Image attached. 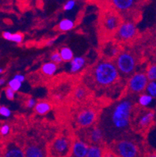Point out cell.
Returning <instances> with one entry per match:
<instances>
[{
	"label": "cell",
	"mask_w": 156,
	"mask_h": 157,
	"mask_svg": "<svg viewBox=\"0 0 156 157\" xmlns=\"http://www.w3.org/2000/svg\"><path fill=\"white\" fill-rule=\"evenodd\" d=\"M88 145L81 141H76L73 143L71 148V156L73 157H87Z\"/></svg>",
	"instance_id": "cell-11"
},
{
	"label": "cell",
	"mask_w": 156,
	"mask_h": 157,
	"mask_svg": "<svg viewBox=\"0 0 156 157\" xmlns=\"http://www.w3.org/2000/svg\"><path fill=\"white\" fill-rule=\"evenodd\" d=\"M154 61H155V63H156V54L154 55Z\"/></svg>",
	"instance_id": "cell-40"
},
{
	"label": "cell",
	"mask_w": 156,
	"mask_h": 157,
	"mask_svg": "<svg viewBox=\"0 0 156 157\" xmlns=\"http://www.w3.org/2000/svg\"><path fill=\"white\" fill-rule=\"evenodd\" d=\"M57 68H58L57 64L51 61V62L45 63L44 64H43V66L41 67V71L43 74L48 75V76H51L56 72Z\"/></svg>",
	"instance_id": "cell-18"
},
{
	"label": "cell",
	"mask_w": 156,
	"mask_h": 157,
	"mask_svg": "<svg viewBox=\"0 0 156 157\" xmlns=\"http://www.w3.org/2000/svg\"><path fill=\"white\" fill-rule=\"evenodd\" d=\"M21 83L22 82H20V81L13 78V79L9 81V86L11 88H12L15 92H16V91H18L20 88H21Z\"/></svg>",
	"instance_id": "cell-29"
},
{
	"label": "cell",
	"mask_w": 156,
	"mask_h": 157,
	"mask_svg": "<svg viewBox=\"0 0 156 157\" xmlns=\"http://www.w3.org/2000/svg\"><path fill=\"white\" fill-rule=\"evenodd\" d=\"M59 53H60L61 57L62 59V61H64V62H69L73 59V52L68 47L61 48Z\"/></svg>",
	"instance_id": "cell-22"
},
{
	"label": "cell",
	"mask_w": 156,
	"mask_h": 157,
	"mask_svg": "<svg viewBox=\"0 0 156 157\" xmlns=\"http://www.w3.org/2000/svg\"><path fill=\"white\" fill-rule=\"evenodd\" d=\"M147 76L149 81H156V64L149 66L147 70Z\"/></svg>",
	"instance_id": "cell-27"
},
{
	"label": "cell",
	"mask_w": 156,
	"mask_h": 157,
	"mask_svg": "<svg viewBox=\"0 0 156 157\" xmlns=\"http://www.w3.org/2000/svg\"><path fill=\"white\" fill-rule=\"evenodd\" d=\"M122 24V16L115 11H106L100 17V28L105 35L115 34Z\"/></svg>",
	"instance_id": "cell-3"
},
{
	"label": "cell",
	"mask_w": 156,
	"mask_h": 157,
	"mask_svg": "<svg viewBox=\"0 0 156 157\" xmlns=\"http://www.w3.org/2000/svg\"><path fill=\"white\" fill-rule=\"evenodd\" d=\"M112 148L117 156L135 157L140 155L138 146L130 140H119L114 143Z\"/></svg>",
	"instance_id": "cell-5"
},
{
	"label": "cell",
	"mask_w": 156,
	"mask_h": 157,
	"mask_svg": "<svg viewBox=\"0 0 156 157\" xmlns=\"http://www.w3.org/2000/svg\"><path fill=\"white\" fill-rule=\"evenodd\" d=\"M112 5L118 10L128 11L133 8L134 0H111Z\"/></svg>",
	"instance_id": "cell-13"
},
{
	"label": "cell",
	"mask_w": 156,
	"mask_h": 157,
	"mask_svg": "<svg viewBox=\"0 0 156 157\" xmlns=\"http://www.w3.org/2000/svg\"><path fill=\"white\" fill-rule=\"evenodd\" d=\"M5 79L4 78H0V85H2L5 83Z\"/></svg>",
	"instance_id": "cell-37"
},
{
	"label": "cell",
	"mask_w": 156,
	"mask_h": 157,
	"mask_svg": "<svg viewBox=\"0 0 156 157\" xmlns=\"http://www.w3.org/2000/svg\"><path fill=\"white\" fill-rule=\"evenodd\" d=\"M145 91L147 94L156 99V81H149L145 88Z\"/></svg>",
	"instance_id": "cell-26"
},
{
	"label": "cell",
	"mask_w": 156,
	"mask_h": 157,
	"mask_svg": "<svg viewBox=\"0 0 156 157\" xmlns=\"http://www.w3.org/2000/svg\"><path fill=\"white\" fill-rule=\"evenodd\" d=\"M0 114L2 115V117H10L11 111L8 109L7 107H5V106H2L1 109H0Z\"/></svg>",
	"instance_id": "cell-33"
},
{
	"label": "cell",
	"mask_w": 156,
	"mask_h": 157,
	"mask_svg": "<svg viewBox=\"0 0 156 157\" xmlns=\"http://www.w3.org/2000/svg\"><path fill=\"white\" fill-rule=\"evenodd\" d=\"M0 109H1V107H0Z\"/></svg>",
	"instance_id": "cell-41"
},
{
	"label": "cell",
	"mask_w": 156,
	"mask_h": 157,
	"mask_svg": "<svg viewBox=\"0 0 156 157\" xmlns=\"http://www.w3.org/2000/svg\"><path fill=\"white\" fill-rule=\"evenodd\" d=\"M0 132H1V134H2V135H6V134H8V133L9 132V125L5 124V125L2 126V127H1V129H0Z\"/></svg>",
	"instance_id": "cell-34"
},
{
	"label": "cell",
	"mask_w": 156,
	"mask_h": 157,
	"mask_svg": "<svg viewBox=\"0 0 156 157\" xmlns=\"http://www.w3.org/2000/svg\"><path fill=\"white\" fill-rule=\"evenodd\" d=\"M136 35V27L131 22H124L120 25L115 33L117 39L120 41H129Z\"/></svg>",
	"instance_id": "cell-8"
},
{
	"label": "cell",
	"mask_w": 156,
	"mask_h": 157,
	"mask_svg": "<svg viewBox=\"0 0 156 157\" xmlns=\"http://www.w3.org/2000/svg\"><path fill=\"white\" fill-rule=\"evenodd\" d=\"M51 106L49 102H44V101H42V102H37L36 103L35 106H34V110H35V112L37 113V114L40 115H44L46 114L47 113L51 110Z\"/></svg>",
	"instance_id": "cell-17"
},
{
	"label": "cell",
	"mask_w": 156,
	"mask_h": 157,
	"mask_svg": "<svg viewBox=\"0 0 156 157\" xmlns=\"http://www.w3.org/2000/svg\"><path fill=\"white\" fill-rule=\"evenodd\" d=\"M149 82L147 74L144 73H136L132 75L129 80V90L133 93H140L145 90Z\"/></svg>",
	"instance_id": "cell-7"
},
{
	"label": "cell",
	"mask_w": 156,
	"mask_h": 157,
	"mask_svg": "<svg viewBox=\"0 0 156 157\" xmlns=\"http://www.w3.org/2000/svg\"><path fill=\"white\" fill-rule=\"evenodd\" d=\"M85 64V59L83 57H75L70 61V71L76 73L80 71Z\"/></svg>",
	"instance_id": "cell-16"
},
{
	"label": "cell",
	"mask_w": 156,
	"mask_h": 157,
	"mask_svg": "<svg viewBox=\"0 0 156 157\" xmlns=\"http://www.w3.org/2000/svg\"><path fill=\"white\" fill-rule=\"evenodd\" d=\"M2 72H3V70L1 69V68H0V74H2Z\"/></svg>",
	"instance_id": "cell-39"
},
{
	"label": "cell",
	"mask_w": 156,
	"mask_h": 157,
	"mask_svg": "<svg viewBox=\"0 0 156 157\" xmlns=\"http://www.w3.org/2000/svg\"><path fill=\"white\" fill-rule=\"evenodd\" d=\"M51 155L55 156H63L68 155L70 149V141L64 137L57 138L51 146Z\"/></svg>",
	"instance_id": "cell-9"
},
{
	"label": "cell",
	"mask_w": 156,
	"mask_h": 157,
	"mask_svg": "<svg viewBox=\"0 0 156 157\" xmlns=\"http://www.w3.org/2000/svg\"><path fill=\"white\" fill-rule=\"evenodd\" d=\"M92 78L99 88H110L119 79V72L112 62L104 60L98 63L92 71Z\"/></svg>",
	"instance_id": "cell-2"
},
{
	"label": "cell",
	"mask_w": 156,
	"mask_h": 157,
	"mask_svg": "<svg viewBox=\"0 0 156 157\" xmlns=\"http://www.w3.org/2000/svg\"><path fill=\"white\" fill-rule=\"evenodd\" d=\"M133 105L132 98H125L105 110L101 121L103 134L114 138L128 131L131 124Z\"/></svg>",
	"instance_id": "cell-1"
},
{
	"label": "cell",
	"mask_w": 156,
	"mask_h": 157,
	"mask_svg": "<svg viewBox=\"0 0 156 157\" xmlns=\"http://www.w3.org/2000/svg\"><path fill=\"white\" fill-rule=\"evenodd\" d=\"M147 145L154 150H156V125L151 127L148 130L147 136Z\"/></svg>",
	"instance_id": "cell-19"
},
{
	"label": "cell",
	"mask_w": 156,
	"mask_h": 157,
	"mask_svg": "<svg viewBox=\"0 0 156 157\" xmlns=\"http://www.w3.org/2000/svg\"><path fill=\"white\" fill-rule=\"evenodd\" d=\"M5 97L7 98L9 100H12V99H14V95H15V91L11 88L10 87H8V88H5Z\"/></svg>",
	"instance_id": "cell-31"
},
{
	"label": "cell",
	"mask_w": 156,
	"mask_h": 157,
	"mask_svg": "<svg viewBox=\"0 0 156 157\" xmlns=\"http://www.w3.org/2000/svg\"><path fill=\"white\" fill-rule=\"evenodd\" d=\"M6 157H23L25 156V152L17 147H12L5 154Z\"/></svg>",
	"instance_id": "cell-25"
},
{
	"label": "cell",
	"mask_w": 156,
	"mask_h": 157,
	"mask_svg": "<svg viewBox=\"0 0 156 157\" xmlns=\"http://www.w3.org/2000/svg\"><path fill=\"white\" fill-rule=\"evenodd\" d=\"M2 36L6 40L11 41V42H13L16 43L22 42V41L23 39V35L20 33L11 34L10 32L5 31L2 33Z\"/></svg>",
	"instance_id": "cell-20"
},
{
	"label": "cell",
	"mask_w": 156,
	"mask_h": 157,
	"mask_svg": "<svg viewBox=\"0 0 156 157\" xmlns=\"http://www.w3.org/2000/svg\"><path fill=\"white\" fill-rule=\"evenodd\" d=\"M153 101V97L149 94H142L138 98V103L143 107H147Z\"/></svg>",
	"instance_id": "cell-24"
},
{
	"label": "cell",
	"mask_w": 156,
	"mask_h": 157,
	"mask_svg": "<svg viewBox=\"0 0 156 157\" xmlns=\"http://www.w3.org/2000/svg\"><path fill=\"white\" fill-rule=\"evenodd\" d=\"M115 64L119 74L124 77H129L134 72L136 60L131 53L123 52L117 56Z\"/></svg>",
	"instance_id": "cell-4"
},
{
	"label": "cell",
	"mask_w": 156,
	"mask_h": 157,
	"mask_svg": "<svg viewBox=\"0 0 156 157\" xmlns=\"http://www.w3.org/2000/svg\"><path fill=\"white\" fill-rule=\"evenodd\" d=\"M85 96H86V91L84 88H79L75 91L74 97L76 98L77 100H81V99H84Z\"/></svg>",
	"instance_id": "cell-28"
},
{
	"label": "cell",
	"mask_w": 156,
	"mask_h": 157,
	"mask_svg": "<svg viewBox=\"0 0 156 157\" xmlns=\"http://www.w3.org/2000/svg\"><path fill=\"white\" fill-rule=\"evenodd\" d=\"M96 114L94 111L91 110H85L80 112L77 116V124L80 127H86L92 125L93 123L95 121Z\"/></svg>",
	"instance_id": "cell-10"
},
{
	"label": "cell",
	"mask_w": 156,
	"mask_h": 157,
	"mask_svg": "<svg viewBox=\"0 0 156 157\" xmlns=\"http://www.w3.org/2000/svg\"><path fill=\"white\" fill-rule=\"evenodd\" d=\"M50 60L52 61V62L55 63V64H60V63H62V57H61L60 53H58V52H55V53H52L51 55V57H50Z\"/></svg>",
	"instance_id": "cell-30"
},
{
	"label": "cell",
	"mask_w": 156,
	"mask_h": 157,
	"mask_svg": "<svg viewBox=\"0 0 156 157\" xmlns=\"http://www.w3.org/2000/svg\"><path fill=\"white\" fill-rule=\"evenodd\" d=\"M36 100L34 99H29L27 101V106L28 108H33L36 105Z\"/></svg>",
	"instance_id": "cell-35"
},
{
	"label": "cell",
	"mask_w": 156,
	"mask_h": 157,
	"mask_svg": "<svg viewBox=\"0 0 156 157\" xmlns=\"http://www.w3.org/2000/svg\"><path fill=\"white\" fill-rule=\"evenodd\" d=\"M74 23L69 19H63L58 24V29L62 31H68L73 28Z\"/></svg>",
	"instance_id": "cell-23"
},
{
	"label": "cell",
	"mask_w": 156,
	"mask_h": 157,
	"mask_svg": "<svg viewBox=\"0 0 156 157\" xmlns=\"http://www.w3.org/2000/svg\"><path fill=\"white\" fill-rule=\"evenodd\" d=\"M25 156L27 157H43L47 155L44 150L37 145H30L25 150Z\"/></svg>",
	"instance_id": "cell-14"
},
{
	"label": "cell",
	"mask_w": 156,
	"mask_h": 157,
	"mask_svg": "<svg viewBox=\"0 0 156 157\" xmlns=\"http://www.w3.org/2000/svg\"><path fill=\"white\" fill-rule=\"evenodd\" d=\"M53 43H54V40H53V39H52V40H51V41H50V42H48V46H51V45L53 44Z\"/></svg>",
	"instance_id": "cell-38"
},
{
	"label": "cell",
	"mask_w": 156,
	"mask_h": 157,
	"mask_svg": "<svg viewBox=\"0 0 156 157\" xmlns=\"http://www.w3.org/2000/svg\"><path fill=\"white\" fill-rule=\"evenodd\" d=\"M103 155H104L103 151L99 146L93 145L88 147L87 157H101Z\"/></svg>",
	"instance_id": "cell-21"
},
{
	"label": "cell",
	"mask_w": 156,
	"mask_h": 157,
	"mask_svg": "<svg viewBox=\"0 0 156 157\" xmlns=\"http://www.w3.org/2000/svg\"><path fill=\"white\" fill-rule=\"evenodd\" d=\"M154 117V112L152 110H143L136 113V116L133 118L135 123V127L138 130H146L151 127Z\"/></svg>",
	"instance_id": "cell-6"
},
{
	"label": "cell",
	"mask_w": 156,
	"mask_h": 157,
	"mask_svg": "<svg viewBox=\"0 0 156 157\" xmlns=\"http://www.w3.org/2000/svg\"><path fill=\"white\" fill-rule=\"evenodd\" d=\"M76 5V1L75 0H69L67 2H66L63 6V9L66 11H69L72 10L73 9V7Z\"/></svg>",
	"instance_id": "cell-32"
},
{
	"label": "cell",
	"mask_w": 156,
	"mask_h": 157,
	"mask_svg": "<svg viewBox=\"0 0 156 157\" xmlns=\"http://www.w3.org/2000/svg\"><path fill=\"white\" fill-rule=\"evenodd\" d=\"M87 138H88V141L94 145H98L101 143L104 138V134L101 128L93 127L90 131H89L87 134Z\"/></svg>",
	"instance_id": "cell-12"
},
{
	"label": "cell",
	"mask_w": 156,
	"mask_h": 157,
	"mask_svg": "<svg viewBox=\"0 0 156 157\" xmlns=\"http://www.w3.org/2000/svg\"><path fill=\"white\" fill-rule=\"evenodd\" d=\"M103 53L106 57L114 58L119 54V49L116 45L110 43V44H107L106 46H104Z\"/></svg>",
	"instance_id": "cell-15"
},
{
	"label": "cell",
	"mask_w": 156,
	"mask_h": 157,
	"mask_svg": "<svg viewBox=\"0 0 156 157\" xmlns=\"http://www.w3.org/2000/svg\"><path fill=\"white\" fill-rule=\"evenodd\" d=\"M14 78L15 79L18 80V81H20V82H23V81L25 80L24 76H23V75H21V74H16V75H15L14 76Z\"/></svg>",
	"instance_id": "cell-36"
}]
</instances>
